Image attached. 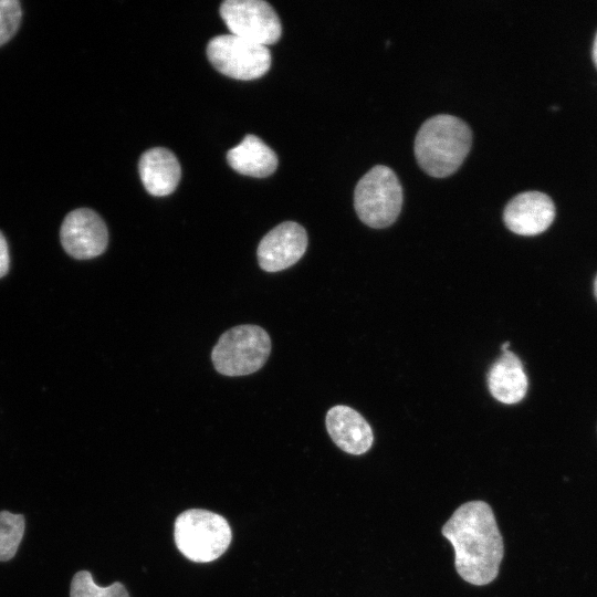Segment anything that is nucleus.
<instances>
[{
  "label": "nucleus",
  "instance_id": "1",
  "mask_svg": "<svg viewBox=\"0 0 597 597\" xmlns=\"http://www.w3.org/2000/svg\"><path fill=\"white\" fill-rule=\"evenodd\" d=\"M442 535L454 548V565L462 579L482 586L496 578L504 546L488 503L471 501L459 506L443 525Z\"/></svg>",
  "mask_w": 597,
  "mask_h": 597
},
{
  "label": "nucleus",
  "instance_id": "2",
  "mask_svg": "<svg viewBox=\"0 0 597 597\" xmlns=\"http://www.w3.org/2000/svg\"><path fill=\"white\" fill-rule=\"evenodd\" d=\"M472 133L465 122L448 114L428 118L415 138V156L429 176L444 178L458 170L468 156Z\"/></svg>",
  "mask_w": 597,
  "mask_h": 597
},
{
  "label": "nucleus",
  "instance_id": "3",
  "mask_svg": "<svg viewBox=\"0 0 597 597\" xmlns=\"http://www.w3.org/2000/svg\"><path fill=\"white\" fill-rule=\"evenodd\" d=\"M174 536L177 548L185 557L195 563H209L227 551L232 533L223 516L191 509L177 516Z\"/></svg>",
  "mask_w": 597,
  "mask_h": 597
},
{
  "label": "nucleus",
  "instance_id": "4",
  "mask_svg": "<svg viewBox=\"0 0 597 597\" xmlns=\"http://www.w3.org/2000/svg\"><path fill=\"white\" fill-rule=\"evenodd\" d=\"M402 206V188L395 171L384 165L370 168L357 182L354 207L368 227L383 229L392 224Z\"/></svg>",
  "mask_w": 597,
  "mask_h": 597
},
{
  "label": "nucleus",
  "instance_id": "5",
  "mask_svg": "<svg viewBox=\"0 0 597 597\" xmlns=\"http://www.w3.org/2000/svg\"><path fill=\"white\" fill-rule=\"evenodd\" d=\"M271 352L269 334L258 325H239L224 332L211 352L218 373L244 376L263 367Z\"/></svg>",
  "mask_w": 597,
  "mask_h": 597
},
{
  "label": "nucleus",
  "instance_id": "6",
  "mask_svg": "<svg viewBox=\"0 0 597 597\" xmlns=\"http://www.w3.org/2000/svg\"><path fill=\"white\" fill-rule=\"evenodd\" d=\"M207 57L221 74L242 81L261 77L272 61L265 45L231 33L212 38L207 45Z\"/></svg>",
  "mask_w": 597,
  "mask_h": 597
},
{
  "label": "nucleus",
  "instance_id": "7",
  "mask_svg": "<svg viewBox=\"0 0 597 597\" xmlns=\"http://www.w3.org/2000/svg\"><path fill=\"white\" fill-rule=\"evenodd\" d=\"M220 14L231 34L268 45L275 43L282 25L274 9L263 0H227Z\"/></svg>",
  "mask_w": 597,
  "mask_h": 597
},
{
  "label": "nucleus",
  "instance_id": "8",
  "mask_svg": "<svg viewBox=\"0 0 597 597\" xmlns=\"http://www.w3.org/2000/svg\"><path fill=\"white\" fill-rule=\"evenodd\" d=\"M60 240L69 255L86 260L106 250L108 232L104 220L94 210L78 208L64 218Z\"/></svg>",
  "mask_w": 597,
  "mask_h": 597
},
{
  "label": "nucleus",
  "instance_id": "9",
  "mask_svg": "<svg viewBox=\"0 0 597 597\" xmlns=\"http://www.w3.org/2000/svg\"><path fill=\"white\" fill-rule=\"evenodd\" d=\"M307 243V233L301 224L282 222L260 241L256 251L259 265L266 272L285 270L303 256Z\"/></svg>",
  "mask_w": 597,
  "mask_h": 597
},
{
  "label": "nucleus",
  "instance_id": "10",
  "mask_svg": "<svg viewBox=\"0 0 597 597\" xmlns=\"http://www.w3.org/2000/svg\"><path fill=\"white\" fill-rule=\"evenodd\" d=\"M555 218L553 200L540 191H525L512 198L503 211L505 226L520 235L544 232Z\"/></svg>",
  "mask_w": 597,
  "mask_h": 597
},
{
  "label": "nucleus",
  "instance_id": "11",
  "mask_svg": "<svg viewBox=\"0 0 597 597\" xmlns=\"http://www.w3.org/2000/svg\"><path fill=\"white\" fill-rule=\"evenodd\" d=\"M326 429L334 443L350 454H363L373 446L374 434L365 418L348 406L332 407L325 418Z\"/></svg>",
  "mask_w": 597,
  "mask_h": 597
},
{
  "label": "nucleus",
  "instance_id": "12",
  "mask_svg": "<svg viewBox=\"0 0 597 597\" xmlns=\"http://www.w3.org/2000/svg\"><path fill=\"white\" fill-rule=\"evenodd\" d=\"M138 170L145 189L157 197L175 191L181 176L177 157L163 147L146 150L139 159Z\"/></svg>",
  "mask_w": 597,
  "mask_h": 597
},
{
  "label": "nucleus",
  "instance_id": "13",
  "mask_svg": "<svg viewBox=\"0 0 597 597\" xmlns=\"http://www.w3.org/2000/svg\"><path fill=\"white\" fill-rule=\"evenodd\" d=\"M491 395L499 401L513 405L521 401L527 391V376L520 358L505 350L494 362L488 375Z\"/></svg>",
  "mask_w": 597,
  "mask_h": 597
},
{
  "label": "nucleus",
  "instance_id": "14",
  "mask_svg": "<svg viewBox=\"0 0 597 597\" xmlns=\"http://www.w3.org/2000/svg\"><path fill=\"white\" fill-rule=\"evenodd\" d=\"M227 160L237 172L256 178L270 176L277 167V156L274 150L261 138L251 134L228 150Z\"/></svg>",
  "mask_w": 597,
  "mask_h": 597
},
{
  "label": "nucleus",
  "instance_id": "15",
  "mask_svg": "<svg viewBox=\"0 0 597 597\" xmlns=\"http://www.w3.org/2000/svg\"><path fill=\"white\" fill-rule=\"evenodd\" d=\"M25 521L21 514L0 512V562L11 559L24 534Z\"/></svg>",
  "mask_w": 597,
  "mask_h": 597
},
{
  "label": "nucleus",
  "instance_id": "16",
  "mask_svg": "<svg viewBox=\"0 0 597 597\" xmlns=\"http://www.w3.org/2000/svg\"><path fill=\"white\" fill-rule=\"evenodd\" d=\"M70 597H129L122 583H113L101 587L94 583L92 574L87 570L77 572L71 582Z\"/></svg>",
  "mask_w": 597,
  "mask_h": 597
},
{
  "label": "nucleus",
  "instance_id": "17",
  "mask_svg": "<svg viewBox=\"0 0 597 597\" xmlns=\"http://www.w3.org/2000/svg\"><path fill=\"white\" fill-rule=\"evenodd\" d=\"M22 18L21 4L17 0H0V46L18 31Z\"/></svg>",
  "mask_w": 597,
  "mask_h": 597
},
{
  "label": "nucleus",
  "instance_id": "18",
  "mask_svg": "<svg viewBox=\"0 0 597 597\" xmlns=\"http://www.w3.org/2000/svg\"><path fill=\"white\" fill-rule=\"evenodd\" d=\"M10 258L9 248L4 235L0 231V277L4 276L9 270Z\"/></svg>",
  "mask_w": 597,
  "mask_h": 597
},
{
  "label": "nucleus",
  "instance_id": "19",
  "mask_svg": "<svg viewBox=\"0 0 597 597\" xmlns=\"http://www.w3.org/2000/svg\"><path fill=\"white\" fill-rule=\"evenodd\" d=\"M593 60L597 67V33L595 35L594 44H593Z\"/></svg>",
  "mask_w": 597,
  "mask_h": 597
},
{
  "label": "nucleus",
  "instance_id": "20",
  "mask_svg": "<svg viewBox=\"0 0 597 597\" xmlns=\"http://www.w3.org/2000/svg\"><path fill=\"white\" fill-rule=\"evenodd\" d=\"M509 346H510V342H505L504 344H502L501 346L502 352L509 350Z\"/></svg>",
  "mask_w": 597,
  "mask_h": 597
},
{
  "label": "nucleus",
  "instance_id": "21",
  "mask_svg": "<svg viewBox=\"0 0 597 597\" xmlns=\"http://www.w3.org/2000/svg\"><path fill=\"white\" fill-rule=\"evenodd\" d=\"M594 292H595V296L597 298V276H596L595 283H594Z\"/></svg>",
  "mask_w": 597,
  "mask_h": 597
}]
</instances>
